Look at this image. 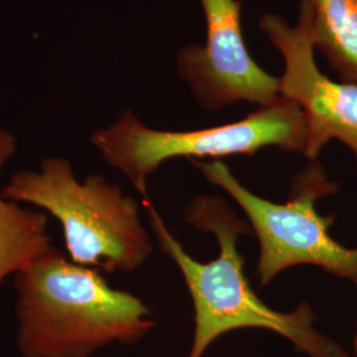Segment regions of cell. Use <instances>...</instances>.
<instances>
[{
  "mask_svg": "<svg viewBox=\"0 0 357 357\" xmlns=\"http://www.w3.org/2000/svg\"><path fill=\"white\" fill-rule=\"evenodd\" d=\"M143 205L160 249L175 262L191 295L195 331L188 357L204 356L220 336L243 328L278 333L308 357H351L343 345L315 327L317 317L308 303L280 312L257 296L237 248L240 236L250 234L252 228L221 197L196 196L184 211L191 225L216 238L218 255L209 262H199L184 250L150 199Z\"/></svg>",
  "mask_w": 357,
  "mask_h": 357,
  "instance_id": "6da1fadb",
  "label": "cell"
},
{
  "mask_svg": "<svg viewBox=\"0 0 357 357\" xmlns=\"http://www.w3.org/2000/svg\"><path fill=\"white\" fill-rule=\"evenodd\" d=\"M13 277L22 357H90L114 343L135 344L156 326L138 296L54 246Z\"/></svg>",
  "mask_w": 357,
  "mask_h": 357,
  "instance_id": "7a4b0ae2",
  "label": "cell"
},
{
  "mask_svg": "<svg viewBox=\"0 0 357 357\" xmlns=\"http://www.w3.org/2000/svg\"><path fill=\"white\" fill-rule=\"evenodd\" d=\"M4 199L36 205L57 218L72 262L107 271H134L153 255L139 205L102 175L78 180L70 160L41 159L38 169L13 174Z\"/></svg>",
  "mask_w": 357,
  "mask_h": 357,
  "instance_id": "3957f363",
  "label": "cell"
},
{
  "mask_svg": "<svg viewBox=\"0 0 357 357\" xmlns=\"http://www.w3.org/2000/svg\"><path fill=\"white\" fill-rule=\"evenodd\" d=\"M90 142L103 160L122 172L146 200L149 178L167 160L253 156L266 147L305 153L307 132L301 107L280 97L237 122L188 131L150 128L131 110H125L107 128L93 131Z\"/></svg>",
  "mask_w": 357,
  "mask_h": 357,
  "instance_id": "277c9868",
  "label": "cell"
},
{
  "mask_svg": "<svg viewBox=\"0 0 357 357\" xmlns=\"http://www.w3.org/2000/svg\"><path fill=\"white\" fill-rule=\"evenodd\" d=\"M205 178L227 192L248 217L259 243L255 275L268 286L294 266H315L357 287V246L347 248L330 233L333 216H320L317 202L337 191L318 160L293 180L289 199L274 203L248 190L222 160H191Z\"/></svg>",
  "mask_w": 357,
  "mask_h": 357,
  "instance_id": "5b68a950",
  "label": "cell"
},
{
  "mask_svg": "<svg viewBox=\"0 0 357 357\" xmlns=\"http://www.w3.org/2000/svg\"><path fill=\"white\" fill-rule=\"evenodd\" d=\"M312 17L310 1L302 0L295 26L277 13H265L259 28L284 61L280 96L296 103L305 116L303 155L315 162L327 143L339 141L354 153L357 166V84L335 82L318 68Z\"/></svg>",
  "mask_w": 357,
  "mask_h": 357,
  "instance_id": "8992f818",
  "label": "cell"
},
{
  "mask_svg": "<svg viewBox=\"0 0 357 357\" xmlns=\"http://www.w3.org/2000/svg\"><path fill=\"white\" fill-rule=\"evenodd\" d=\"M206 23L204 45L191 44L176 59L180 78L200 105L220 110L245 101L262 106L280 96V77L255 63L246 48L241 26V0H199Z\"/></svg>",
  "mask_w": 357,
  "mask_h": 357,
  "instance_id": "52a82bcc",
  "label": "cell"
},
{
  "mask_svg": "<svg viewBox=\"0 0 357 357\" xmlns=\"http://www.w3.org/2000/svg\"><path fill=\"white\" fill-rule=\"evenodd\" d=\"M16 138L0 128V172L16 153ZM44 212L22 208L0 192V283L31 266L52 248Z\"/></svg>",
  "mask_w": 357,
  "mask_h": 357,
  "instance_id": "ba28073f",
  "label": "cell"
},
{
  "mask_svg": "<svg viewBox=\"0 0 357 357\" xmlns=\"http://www.w3.org/2000/svg\"><path fill=\"white\" fill-rule=\"evenodd\" d=\"M312 33L319 50L343 82L357 84V0H308Z\"/></svg>",
  "mask_w": 357,
  "mask_h": 357,
  "instance_id": "9c48e42d",
  "label": "cell"
},
{
  "mask_svg": "<svg viewBox=\"0 0 357 357\" xmlns=\"http://www.w3.org/2000/svg\"><path fill=\"white\" fill-rule=\"evenodd\" d=\"M352 344H354L352 355H354V357H357V320L356 324H355V332H354V342H352Z\"/></svg>",
  "mask_w": 357,
  "mask_h": 357,
  "instance_id": "30bf717a",
  "label": "cell"
}]
</instances>
